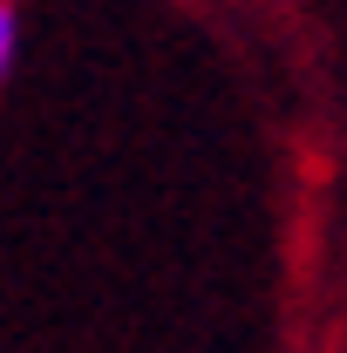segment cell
I'll use <instances>...</instances> for the list:
<instances>
[{
	"label": "cell",
	"instance_id": "cell-1",
	"mask_svg": "<svg viewBox=\"0 0 347 353\" xmlns=\"http://www.w3.org/2000/svg\"><path fill=\"white\" fill-rule=\"evenodd\" d=\"M14 54H21V14H14V7H0V75L14 68Z\"/></svg>",
	"mask_w": 347,
	"mask_h": 353
}]
</instances>
